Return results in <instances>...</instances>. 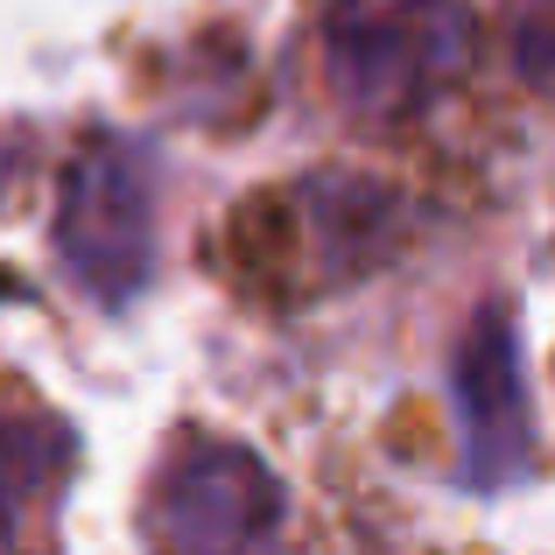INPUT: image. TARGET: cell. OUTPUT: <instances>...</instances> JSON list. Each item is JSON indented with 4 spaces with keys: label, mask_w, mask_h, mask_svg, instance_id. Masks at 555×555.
I'll list each match as a JSON object with an SVG mask.
<instances>
[{
    "label": "cell",
    "mask_w": 555,
    "mask_h": 555,
    "mask_svg": "<svg viewBox=\"0 0 555 555\" xmlns=\"http://www.w3.org/2000/svg\"><path fill=\"white\" fill-rule=\"evenodd\" d=\"M288 492L246 443L190 436L149 492V555H282Z\"/></svg>",
    "instance_id": "obj_3"
},
{
    "label": "cell",
    "mask_w": 555,
    "mask_h": 555,
    "mask_svg": "<svg viewBox=\"0 0 555 555\" xmlns=\"http://www.w3.org/2000/svg\"><path fill=\"white\" fill-rule=\"evenodd\" d=\"M317 36L338 106L393 127L450 85L464 56V14L450 0H331Z\"/></svg>",
    "instance_id": "obj_1"
},
{
    "label": "cell",
    "mask_w": 555,
    "mask_h": 555,
    "mask_svg": "<svg viewBox=\"0 0 555 555\" xmlns=\"http://www.w3.org/2000/svg\"><path fill=\"white\" fill-rule=\"evenodd\" d=\"M70 457V429L56 415H28V408H0V555L22 542V520L42 500H56Z\"/></svg>",
    "instance_id": "obj_5"
},
{
    "label": "cell",
    "mask_w": 555,
    "mask_h": 555,
    "mask_svg": "<svg viewBox=\"0 0 555 555\" xmlns=\"http://www.w3.org/2000/svg\"><path fill=\"white\" fill-rule=\"evenodd\" d=\"M506 42H514L520 78L542 85V92H555V0H514Z\"/></svg>",
    "instance_id": "obj_6"
},
{
    "label": "cell",
    "mask_w": 555,
    "mask_h": 555,
    "mask_svg": "<svg viewBox=\"0 0 555 555\" xmlns=\"http://www.w3.org/2000/svg\"><path fill=\"white\" fill-rule=\"evenodd\" d=\"M56 254L70 282L106 310L149 288L155 274V155L134 134H92L56 190Z\"/></svg>",
    "instance_id": "obj_2"
},
{
    "label": "cell",
    "mask_w": 555,
    "mask_h": 555,
    "mask_svg": "<svg viewBox=\"0 0 555 555\" xmlns=\"http://www.w3.org/2000/svg\"><path fill=\"white\" fill-rule=\"evenodd\" d=\"M450 401H457V443H464V486L500 492L534 457V415L520 379V331L506 302H478L450 359Z\"/></svg>",
    "instance_id": "obj_4"
}]
</instances>
